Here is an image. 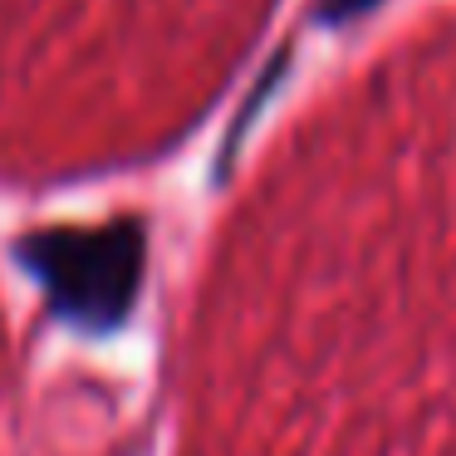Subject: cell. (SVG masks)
Returning <instances> with one entry per match:
<instances>
[{
	"label": "cell",
	"instance_id": "6da1fadb",
	"mask_svg": "<svg viewBox=\"0 0 456 456\" xmlns=\"http://www.w3.org/2000/svg\"><path fill=\"white\" fill-rule=\"evenodd\" d=\"M20 260L45 285L60 319L113 329L138 295L142 226L138 221H113V226L94 231H40L20 246Z\"/></svg>",
	"mask_w": 456,
	"mask_h": 456
},
{
	"label": "cell",
	"instance_id": "7a4b0ae2",
	"mask_svg": "<svg viewBox=\"0 0 456 456\" xmlns=\"http://www.w3.org/2000/svg\"><path fill=\"white\" fill-rule=\"evenodd\" d=\"M373 0H319V15L324 20H348V15H363Z\"/></svg>",
	"mask_w": 456,
	"mask_h": 456
}]
</instances>
